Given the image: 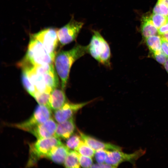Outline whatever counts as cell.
I'll use <instances>...</instances> for the list:
<instances>
[{
    "label": "cell",
    "mask_w": 168,
    "mask_h": 168,
    "mask_svg": "<svg viewBox=\"0 0 168 168\" xmlns=\"http://www.w3.org/2000/svg\"><path fill=\"white\" fill-rule=\"evenodd\" d=\"M26 71L27 72L30 81L35 87L36 91L51 93L52 90L46 85L43 75L36 72L34 67Z\"/></svg>",
    "instance_id": "obj_14"
},
{
    "label": "cell",
    "mask_w": 168,
    "mask_h": 168,
    "mask_svg": "<svg viewBox=\"0 0 168 168\" xmlns=\"http://www.w3.org/2000/svg\"><path fill=\"white\" fill-rule=\"evenodd\" d=\"M64 166L67 168L80 167L77 152L76 151H69L64 162Z\"/></svg>",
    "instance_id": "obj_19"
},
{
    "label": "cell",
    "mask_w": 168,
    "mask_h": 168,
    "mask_svg": "<svg viewBox=\"0 0 168 168\" xmlns=\"http://www.w3.org/2000/svg\"><path fill=\"white\" fill-rule=\"evenodd\" d=\"M108 151L105 149H99L96 151L94 156L98 163H104L105 162Z\"/></svg>",
    "instance_id": "obj_25"
},
{
    "label": "cell",
    "mask_w": 168,
    "mask_h": 168,
    "mask_svg": "<svg viewBox=\"0 0 168 168\" xmlns=\"http://www.w3.org/2000/svg\"><path fill=\"white\" fill-rule=\"evenodd\" d=\"M64 90L55 88L50 93L49 107L52 110H56L61 108L66 102L67 99Z\"/></svg>",
    "instance_id": "obj_13"
},
{
    "label": "cell",
    "mask_w": 168,
    "mask_h": 168,
    "mask_svg": "<svg viewBox=\"0 0 168 168\" xmlns=\"http://www.w3.org/2000/svg\"><path fill=\"white\" fill-rule=\"evenodd\" d=\"M157 29L153 24L150 16H144L142 17L141 30L142 35L145 39L156 35L158 33Z\"/></svg>",
    "instance_id": "obj_16"
},
{
    "label": "cell",
    "mask_w": 168,
    "mask_h": 168,
    "mask_svg": "<svg viewBox=\"0 0 168 168\" xmlns=\"http://www.w3.org/2000/svg\"><path fill=\"white\" fill-rule=\"evenodd\" d=\"M150 17L154 26L158 29L168 21V17L161 14L152 13Z\"/></svg>",
    "instance_id": "obj_23"
},
{
    "label": "cell",
    "mask_w": 168,
    "mask_h": 168,
    "mask_svg": "<svg viewBox=\"0 0 168 168\" xmlns=\"http://www.w3.org/2000/svg\"><path fill=\"white\" fill-rule=\"evenodd\" d=\"M75 129V124L72 117L57 125L54 136L59 138L68 139L72 136Z\"/></svg>",
    "instance_id": "obj_12"
},
{
    "label": "cell",
    "mask_w": 168,
    "mask_h": 168,
    "mask_svg": "<svg viewBox=\"0 0 168 168\" xmlns=\"http://www.w3.org/2000/svg\"><path fill=\"white\" fill-rule=\"evenodd\" d=\"M77 154L80 166L83 168L91 167L93 164L91 157L82 155L77 152Z\"/></svg>",
    "instance_id": "obj_26"
},
{
    "label": "cell",
    "mask_w": 168,
    "mask_h": 168,
    "mask_svg": "<svg viewBox=\"0 0 168 168\" xmlns=\"http://www.w3.org/2000/svg\"><path fill=\"white\" fill-rule=\"evenodd\" d=\"M157 2L163 4L168 7V0H157Z\"/></svg>",
    "instance_id": "obj_31"
},
{
    "label": "cell",
    "mask_w": 168,
    "mask_h": 168,
    "mask_svg": "<svg viewBox=\"0 0 168 168\" xmlns=\"http://www.w3.org/2000/svg\"><path fill=\"white\" fill-rule=\"evenodd\" d=\"M50 93L46 92H40L36 91L33 97L39 105L49 106Z\"/></svg>",
    "instance_id": "obj_22"
},
{
    "label": "cell",
    "mask_w": 168,
    "mask_h": 168,
    "mask_svg": "<svg viewBox=\"0 0 168 168\" xmlns=\"http://www.w3.org/2000/svg\"><path fill=\"white\" fill-rule=\"evenodd\" d=\"M161 40L162 50L166 56L168 57V42L161 37Z\"/></svg>",
    "instance_id": "obj_28"
},
{
    "label": "cell",
    "mask_w": 168,
    "mask_h": 168,
    "mask_svg": "<svg viewBox=\"0 0 168 168\" xmlns=\"http://www.w3.org/2000/svg\"><path fill=\"white\" fill-rule=\"evenodd\" d=\"M69 151L66 146L62 144L53 148L47 158L55 163L62 164L64 163Z\"/></svg>",
    "instance_id": "obj_15"
},
{
    "label": "cell",
    "mask_w": 168,
    "mask_h": 168,
    "mask_svg": "<svg viewBox=\"0 0 168 168\" xmlns=\"http://www.w3.org/2000/svg\"><path fill=\"white\" fill-rule=\"evenodd\" d=\"M158 33L161 35L168 32V21L158 29Z\"/></svg>",
    "instance_id": "obj_30"
},
{
    "label": "cell",
    "mask_w": 168,
    "mask_h": 168,
    "mask_svg": "<svg viewBox=\"0 0 168 168\" xmlns=\"http://www.w3.org/2000/svg\"><path fill=\"white\" fill-rule=\"evenodd\" d=\"M91 100L79 103L66 102L61 108L55 110L54 117L58 123H61L72 117L79 110L92 102Z\"/></svg>",
    "instance_id": "obj_9"
},
{
    "label": "cell",
    "mask_w": 168,
    "mask_h": 168,
    "mask_svg": "<svg viewBox=\"0 0 168 168\" xmlns=\"http://www.w3.org/2000/svg\"><path fill=\"white\" fill-rule=\"evenodd\" d=\"M21 80L23 87L32 96L36 91L34 86L30 81L26 71L22 70Z\"/></svg>",
    "instance_id": "obj_20"
},
{
    "label": "cell",
    "mask_w": 168,
    "mask_h": 168,
    "mask_svg": "<svg viewBox=\"0 0 168 168\" xmlns=\"http://www.w3.org/2000/svg\"><path fill=\"white\" fill-rule=\"evenodd\" d=\"M145 39L147 46L152 54L162 50L161 36L156 35L148 37Z\"/></svg>",
    "instance_id": "obj_17"
},
{
    "label": "cell",
    "mask_w": 168,
    "mask_h": 168,
    "mask_svg": "<svg viewBox=\"0 0 168 168\" xmlns=\"http://www.w3.org/2000/svg\"><path fill=\"white\" fill-rule=\"evenodd\" d=\"M62 144L59 138L55 136L38 139L30 145V156L28 165H35L40 158H47L53 148Z\"/></svg>",
    "instance_id": "obj_4"
},
{
    "label": "cell",
    "mask_w": 168,
    "mask_h": 168,
    "mask_svg": "<svg viewBox=\"0 0 168 168\" xmlns=\"http://www.w3.org/2000/svg\"><path fill=\"white\" fill-rule=\"evenodd\" d=\"M56 29L47 28L31 35L40 41L48 52L55 57L58 39Z\"/></svg>",
    "instance_id": "obj_8"
},
{
    "label": "cell",
    "mask_w": 168,
    "mask_h": 168,
    "mask_svg": "<svg viewBox=\"0 0 168 168\" xmlns=\"http://www.w3.org/2000/svg\"><path fill=\"white\" fill-rule=\"evenodd\" d=\"M79 135L82 140L95 151L99 149L107 150H122V148L118 146L109 143L103 142L87 135L78 130Z\"/></svg>",
    "instance_id": "obj_11"
},
{
    "label": "cell",
    "mask_w": 168,
    "mask_h": 168,
    "mask_svg": "<svg viewBox=\"0 0 168 168\" xmlns=\"http://www.w3.org/2000/svg\"><path fill=\"white\" fill-rule=\"evenodd\" d=\"M161 38L168 42V32L161 35Z\"/></svg>",
    "instance_id": "obj_32"
},
{
    "label": "cell",
    "mask_w": 168,
    "mask_h": 168,
    "mask_svg": "<svg viewBox=\"0 0 168 168\" xmlns=\"http://www.w3.org/2000/svg\"><path fill=\"white\" fill-rule=\"evenodd\" d=\"M146 152V150L142 148L130 154L124 153L122 150H109L105 163L116 168L122 163L128 161L131 163L134 167H136V161Z\"/></svg>",
    "instance_id": "obj_6"
},
{
    "label": "cell",
    "mask_w": 168,
    "mask_h": 168,
    "mask_svg": "<svg viewBox=\"0 0 168 168\" xmlns=\"http://www.w3.org/2000/svg\"><path fill=\"white\" fill-rule=\"evenodd\" d=\"M80 136L77 135L71 136L66 142V146L69 149L76 151L81 141Z\"/></svg>",
    "instance_id": "obj_24"
},
{
    "label": "cell",
    "mask_w": 168,
    "mask_h": 168,
    "mask_svg": "<svg viewBox=\"0 0 168 168\" xmlns=\"http://www.w3.org/2000/svg\"><path fill=\"white\" fill-rule=\"evenodd\" d=\"M54 58L48 52L40 41L31 35L30 36L27 51L24 58L35 66L53 64Z\"/></svg>",
    "instance_id": "obj_3"
},
{
    "label": "cell",
    "mask_w": 168,
    "mask_h": 168,
    "mask_svg": "<svg viewBox=\"0 0 168 168\" xmlns=\"http://www.w3.org/2000/svg\"><path fill=\"white\" fill-rule=\"evenodd\" d=\"M164 66L165 69L168 73V58L167 59L166 62L164 64Z\"/></svg>",
    "instance_id": "obj_33"
},
{
    "label": "cell",
    "mask_w": 168,
    "mask_h": 168,
    "mask_svg": "<svg viewBox=\"0 0 168 168\" xmlns=\"http://www.w3.org/2000/svg\"><path fill=\"white\" fill-rule=\"evenodd\" d=\"M57 125L54 120L50 118L44 123L33 128L29 132L38 139L54 136Z\"/></svg>",
    "instance_id": "obj_10"
},
{
    "label": "cell",
    "mask_w": 168,
    "mask_h": 168,
    "mask_svg": "<svg viewBox=\"0 0 168 168\" xmlns=\"http://www.w3.org/2000/svg\"><path fill=\"white\" fill-rule=\"evenodd\" d=\"M86 53H87V46L77 44L70 50L60 51L56 54L54 59L55 68L61 79L63 90L67 86L73 64Z\"/></svg>",
    "instance_id": "obj_1"
},
{
    "label": "cell",
    "mask_w": 168,
    "mask_h": 168,
    "mask_svg": "<svg viewBox=\"0 0 168 168\" xmlns=\"http://www.w3.org/2000/svg\"><path fill=\"white\" fill-rule=\"evenodd\" d=\"M43 75L46 85L52 90L58 86L59 80L54 68L44 73Z\"/></svg>",
    "instance_id": "obj_18"
},
{
    "label": "cell",
    "mask_w": 168,
    "mask_h": 168,
    "mask_svg": "<svg viewBox=\"0 0 168 168\" xmlns=\"http://www.w3.org/2000/svg\"><path fill=\"white\" fill-rule=\"evenodd\" d=\"M152 54L154 59L160 64H164L167 59V56L162 50Z\"/></svg>",
    "instance_id": "obj_27"
},
{
    "label": "cell",
    "mask_w": 168,
    "mask_h": 168,
    "mask_svg": "<svg viewBox=\"0 0 168 168\" xmlns=\"http://www.w3.org/2000/svg\"><path fill=\"white\" fill-rule=\"evenodd\" d=\"M84 23L76 21L72 17L69 22L58 30V41L63 46L75 40Z\"/></svg>",
    "instance_id": "obj_7"
},
{
    "label": "cell",
    "mask_w": 168,
    "mask_h": 168,
    "mask_svg": "<svg viewBox=\"0 0 168 168\" xmlns=\"http://www.w3.org/2000/svg\"><path fill=\"white\" fill-rule=\"evenodd\" d=\"M91 168H114V167L110 164L105 163H96L93 164L91 167Z\"/></svg>",
    "instance_id": "obj_29"
},
{
    "label": "cell",
    "mask_w": 168,
    "mask_h": 168,
    "mask_svg": "<svg viewBox=\"0 0 168 168\" xmlns=\"http://www.w3.org/2000/svg\"><path fill=\"white\" fill-rule=\"evenodd\" d=\"M76 151L82 155L91 157L94 156L96 152L83 140L81 141Z\"/></svg>",
    "instance_id": "obj_21"
},
{
    "label": "cell",
    "mask_w": 168,
    "mask_h": 168,
    "mask_svg": "<svg viewBox=\"0 0 168 168\" xmlns=\"http://www.w3.org/2000/svg\"><path fill=\"white\" fill-rule=\"evenodd\" d=\"M51 110L48 106L39 105L37 106L33 114L29 119L20 123L12 124V126L29 132L50 119L52 116Z\"/></svg>",
    "instance_id": "obj_5"
},
{
    "label": "cell",
    "mask_w": 168,
    "mask_h": 168,
    "mask_svg": "<svg viewBox=\"0 0 168 168\" xmlns=\"http://www.w3.org/2000/svg\"><path fill=\"white\" fill-rule=\"evenodd\" d=\"M92 32L90 43L87 46V53L100 63L109 67L111 58L109 45L98 31L93 30Z\"/></svg>",
    "instance_id": "obj_2"
}]
</instances>
